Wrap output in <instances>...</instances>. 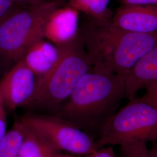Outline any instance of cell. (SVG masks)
Wrapping results in <instances>:
<instances>
[{"mask_svg":"<svg viewBox=\"0 0 157 157\" xmlns=\"http://www.w3.org/2000/svg\"><path fill=\"white\" fill-rule=\"evenodd\" d=\"M6 105L0 92V141L7 132V117Z\"/></svg>","mask_w":157,"mask_h":157,"instance_id":"cell-17","label":"cell"},{"mask_svg":"<svg viewBox=\"0 0 157 157\" xmlns=\"http://www.w3.org/2000/svg\"><path fill=\"white\" fill-rule=\"evenodd\" d=\"M157 82V43L135 63L124 77L125 98H135L138 92Z\"/></svg>","mask_w":157,"mask_h":157,"instance_id":"cell-10","label":"cell"},{"mask_svg":"<svg viewBox=\"0 0 157 157\" xmlns=\"http://www.w3.org/2000/svg\"><path fill=\"white\" fill-rule=\"evenodd\" d=\"M17 5L21 6H36L51 0H12Z\"/></svg>","mask_w":157,"mask_h":157,"instance_id":"cell-20","label":"cell"},{"mask_svg":"<svg viewBox=\"0 0 157 157\" xmlns=\"http://www.w3.org/2000/svg\"><path fill=\"white\" fill-rule=\"evenodd\" d=\"M151 153L153 157H157V148L156 147H155L153 150L152 149H150Z\"/></svg>","mask_w":157,"mask_h":157,"instance_id":"cell-22","label":"cell"},{"mask_svg":"<svg viewBox=\"0 0 157 157\" xmlns=\"http://www.w3.org/2000/svg\"><path fill=\"white\" fill-rule=\"evenodd\" d=\"M121 6H140L157 4V0H120Z\"/></svg>","mask_w":157,"mask_h":157,"instance_id":"cell-19","label":"cell"},{"mask_svg":"<svg viewBox=\"0 0 157 157\" xmlns=\"http://www.w3.org/2000/svg\"><path fill=\"white\" fill-rule=\"evenodd\" d=\"M125 98L124 76L93 65L60 109L61 117L89 127L104 124Z\"/></svg>","mask_w":157,"mask_h":157,"instance_id":"cell-1","label":"cell"},{"mask_svg":"<svg viewBox=\"0 0 157 157\" xmlns=\"http://www.w3.org/2000/svg\"><path fill=\"white\" fill-rule=\"evenodd\" d=\"M20 120L58 151L87 156L98 148L91 135L61 117L30 115Z\"/></svg>","mask_w":157,"mask_h":157,"instance_id":"cell-6","label":"cell"},{"mask_svg":"<svg viewBox=\"0 0 157 157\" xmlns=\"http://www.w3.org/2000/svg\"><path fill=\"white\" fill-rule=\"evenodd\" d=\"M135 141H157V106L136 97L107 121L96 143L99 148Z\"/></svg>","mask_w":157,"mask_h":157,"instance_id":"cell-5","label":"cell"},{"mask_svg":"<svg viewBox=\"0 0 157 157\" xmlns=\"http://www.w3.org/2000/svg\"><path fill=\"white\" fill-rule=\"evenodd\" d=\"M87 157H119L116 155L112 146L99 148Z\"/></svg>","mask_w":157,"mask_h":157,"instance_id":"cell-18","label":"cell"},{"mask_svg":"<svg viewBox=\"0 0 157 157\" xmlns=\"http://www.w3.org/2000/svg\"><path fill=\"white\" fill-rule=\"evenodd\" d=\"M23 137V124L18 120L0 141V157H18Z\"/></svg>","mask_w":157,"mask_h":157,"instance_id":"cell-14","label":"cell"},{"mask_svg":"<svg viewBox=\"0 0 157 157\" xmlns=\"http://www.w3.org/2000/svg\"><path fill=\"white\" fill-rule=\"evenodd\" d=\"M22 123L23 137L18 157H54L59 152L33 130Z\"/></svg>","mask_w":157,"mask_h":157,"instance_id":"cell-12","label":"cell"},{"mask_svg":"<svg viewBox=\"0 0 157 157\" xmlns=\"http://www.w3.org/2000/svg\"><path fill=\"white\" fill-rule=\"evenodd\" d=\"M19 7L12 0H0V23Z\"/></svg>","mask_w":157,"mask_h":157,"instance_id":"cell-16","label":"cell"},{"mask_svg":"<svg viewBox=\"0 0 157 157\" xmlns=\"http://www.w3.org/2000/svg\"><path fill=\"white\" fill-rule=\"evenodd\" d=\"M78 12L68 6L56 8L47 19L44 38L59 47L73 43L80 34Z\"/></svg>","mask_w":157,"mask_h":157,"instance_id":"cell-8","label":"cell"},{"mask_svg":"<svg viewBox=\"0 0 157 157\" xmlns=\"http://www.w3.org/2000/svg\"><path fill=\"white\" fill-rule=\"evenodd\" d=\"M119 157H153L147 143L135 141L120 146Z\"/></svg>","mask_w":157,"mask_h":157,"instance_id":"cell-15","label":"cell"},{"mask_svg":"<svg viewBox=\"0 0 157 157\" xmlns=\"http://www.w3.org/2000/svg\"><path fill=\"white\" fill-rule=\"evenodd\" d=\"M60 6L59 0H51L36 6H21L0 23V64L6 72L30 45L44 38L47 17Z\"/></svg>","mask_w":157,"mask_h":157,"instance_id":"cell-4","label":"cell"},{"mask_svg":"<svg viewBox=\"0 0 157 157\" xmlns=\"http://www.w3.org/2000/svg\"><path fill=\"white\" fill-rule=\"evenodd\" d=\"M93 65L80 33L73 43L63 47L56 67L37 80L34 94L27 106L48 108L62 104Z\"/></svg>","mask_w":157,"mask_h":157,"instance_id":"cell-3","label":"cell"},{"mask_svg":"<svg viewBox=\"0 0 157 157\" xmlns=\"http://www.w3.org/2000/svg\"><path fill=\"white\" fill-rule=\"evenodd\" d=\"M80 33L93 65L124 77L157 43V32H130L117 27L111 21L93 19Z\"/></svg>","mask_w":157,"mask_h":157,"instance_id":"cell-2","label":"cell"},{"mask_svg":"<svg viewBox=\"0 0 157 157\" xmlns=\"http://www.w3.org/2000/svg\"><path fill=\"white\" fill-rule=\"evenodd\" d=\"M54 157H77L75 155L71 154H65L61 152H58L54 155Z\"/></svg>","mask_w":157,"mask_h":157,"instance_id":"cell-21","label":"cell"},{"mask_svg":"<svg viewBox=\"0 0 157 157\" xmlns=\"http://www.w3.org/2000/svg\"><path fill=\"white\" fill-rule=\"evenodd\" d=\"M110 0H68L67 6L82 12L93 19L102 21L112 19V12L108 8Z\"/></svg>","mask_w":157,"mask_h":157,"instance_id":"cell-13","label":"cell"},{"mask_svg":"<svg viewBox=\"0 0 157 157\" xmlns=\"http://www.w3.org/2000/svg\"><path fill=\"white\" fill-rule=\"evenodd\" d=\"M37 78L20 59L6 73L0 82V92L6 108L15 110L27 106L36 89Z\"/></svg>","mask_w":157,"mask_h":157,"instance_id":"cell-7","label":"cell"},{"mask_svg":"<svg viewBox=\"0 0 157 157\" xmlns=\"http://www.w3.org/2000/svg\"><path fill=\"white\" fill-rule=\"evenodd\" d=\"M63 47H59L42 38L34 42L26 51L22 58L37 80L45 76L60 60Z\"/></svg>","mask_w":157,"mask_h":157,"instance_id":"cell-11","label":"cell"},{"mask_svg":"<svg viewBox=\"0 0 157 157\" xmlns=\"http://www.w3.org/2000/svg\"><path fill=\"white\" fill-rule=\"evenodd\" d=\"M111 22L119 28L139 33L157 32V4L121 6Z\"/></svg>","mask_w":157,"mask_h":157,"instance_id":"cell-9","label":"cell"}]
</instances>
